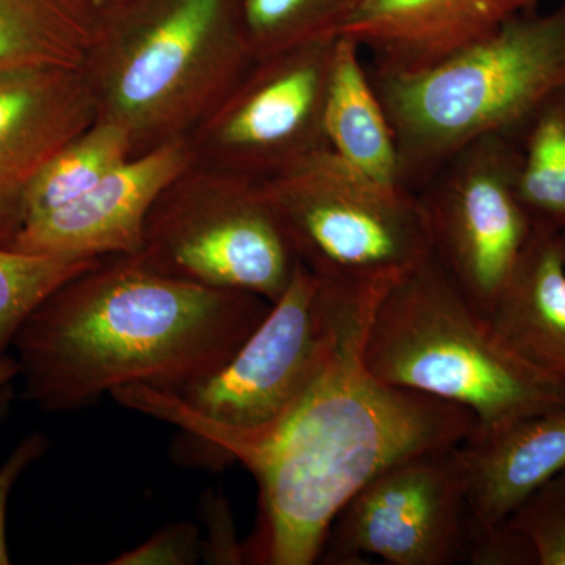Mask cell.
<instances>
[{
    "label": "cell",
    "instance_id": "cell-22",
    "mask_svg": "<svg viewBox=\"0 0 565 565\" xmlns=\"http://www.w3.org/2000/svg\"><path fill=\"white\" fill-rule=\"evenodd\" d=\"M103 259L32 255L0 247V356L46 297Z\"/></svg>",
    "mask_w": 565,
    "mask_h": 565
},
{
    "label": "cell",
    "instance_id": "cell-5",
    "mask_svg": "<svg viewBox=\"0 0 565 565\" xmlns=\"http://www.w3.org/2000/svg\"><path fill=\"white\" fill-rule=\"evenodd\" d=\"M362 360L385 384L470 412L476 419L471 438L565 411V385L512 352L434 255L382 294L367 323Z\"/></svg>",
    "mask_w": 565,
    "mask_h": 565
},
{
    "label": "cell",
    "instance_id": "cell-6",
    "mask_svg": "<svg viewBox=\"0 0 565 565\" xmlns=\"http://www.w3.org/2000/svg\"><path fill=\"white\" fill-rule=\"evenodd\" d=\"M371 77L396 136L404 185L416 192L467 145L515 137L565 88V0L546 14H516L434 68Z\"/></svg>",
    "mask_w": 565,
    "mask_h": 565
},
{
    "label": "cell",
    "instance_id": "cell-29",
    "mask_svg": "<svg viewBox=\"0 0 565 565\" xmlns=\"http://www.w3.org/2000/svg\"><path fill=\"white\" fill-rule=\"evenodd\" d=\"M93 2H95L103 11H109L117 9V7L122 6V3L128 2V0H93Z\"/></svg>",
    "mask_w": 565,
    "mask_h": 565
},
{
    "label": "cell",
    "instance_id": "cell-12",
    "mask_svg": "<svg viewBox=\"0 0 565 565\" xmlns=\"http://www.w3.org/2000/svg\"><path fill=\"white\" fill-rule=\"evenodd\" d=\"M195 163L189 136L163 141L129 158L76 202L22 223L10 248L81 259L137 255L152 206Z\"/></svg>",
    "mask_w": 565,
    "mask_h": 565
},
{
    "label": "cell",
    "instance_id": "cell-8",
    "mask_svg": "<svg viewBox=\"0 0 565 565\" xmlns=\"http://www.w3.org/2000/svg\"><path fill=\"white\" fill-rule=\"evenodd\" d=\"M263 184L300 263L319 277L396 280L433 256L418 195L371 181L329 147Z\"/></svg>",
    "mask_w": 565,
    "mask_h": 565
},
{
    "label": "cell",
    "instance_id": "cell-25",
    "mask_svg": "<svg viewBox=\"0 0 565 565\" xmlns=\"http://www.w3.org/2000/svg\"><path fill=\"white\" fill-rule=\"evenodd\" d=\"M471 565H537L531 545L508 520L493 525L471 522L468 531L467 559Z\"/></svg>",
    "mask_w": 565,
    "mask_h": 565
},
{
    "label": "cell",
    "instance_id": "cell-2",
    "mask_svg": "<svg viewBox=\"0 0 565 565\" xmlns=\"http://www.w3.org/2000/svg\"><path fill=\"white\" fill-rule=\"evenodd\" d=\"M381 297L349 322L303 399L244 463L258 484L244 564L318 563L333 520L371 479L408 457L473 437L470 412L385 384L364 366V334Z\"/></svg>",
    "mask_w": 565,
    "mask_h": 565
},
{
    "label": "cell",
    "instance_id": "cell-28",
    "mask_svg": "<svg viewBox=\"0 0 565 565\" xmlns=\"http://www.w3.org/2000/svg\"><path fill=\"white\" fill-rule=\"evenodd\" d=\"M20 379V363L17 356H0V422L6 416L13 397L14 382Z\"/></svg>",
    "mask_w": 565,
    "mask_h": 565
},
{
    "label": "cell",
    "instance_id": "cell-4",
    "mask_svg": "<svg viewBox=\"0 0 565 565\" xmlns=\"http://www.w3.org/2000/svg\"><path fill=\"white\" fill-rule=\"evenodd\" d=\"M255 62L237 0H128L104 11L82 70L96 120L121 126L136 156L191 136Z\"/></svg>",
    "mask_w": 565,
    "mask_h": 565
},
{
    "label": "cell",
    "instance_id": "cell-13",
    "mask_svg": "<svg viewBox=\"0 0 565 565\" xmlns=\"http://www.w3.org/2000/svg\"><path fill=\"white\" fill-rule=\"evenodd\" d=\"M95 120L84 70L0 71V247L10 248L20 232L36 174Z\"/></svg>",
    "mask_w": 565,
    "mask_h": 565
},
{
    "label": "cell",
    "instance_id": "cell-23",
    "mask_svg": "<svg viewBox=\"0 0 565 565\" xmlns=\"http://www.w3.org/2000/svg\"><path fill=\"white\" fill-rule=\"evenodd\" d=\"M505 520L526 539L537 565H565V471L527 494Z\"/></svg>",
    "mask_w": 565,
    "mask_h": 565
},
{
    "label": "cell",
    "instance_id": "cell-30",
    "mask_svg": "<svg viewBox=\"0 0 565 565\" xmlns=\"http://www.w3.org/2000/svg\"><path fill=\"white\" fill-rule=\"evenodd\" d=\"M561 247H563V256L565 263V232L561 233Z\"/></svg>",
    "mask_w": 565,
    "mask_h": 565
},
{
    "label": "cell",
    "instance_id": "cell-10",
    "mask_svg": "<svg viewBox=\"0 0 565 565\" xmlns=\"http://www.w3.org/2000/svg\"><path fill=\"white\" fill-rule=\"evenodd\" d=\"M460 446L408 457L371 479L333 520L318 563H465L471 511Z\"/></svg>",
    "mask_w": 565,
    "mask_h": 565
},
{
    "label": "cell",
    "instance_id": "cell-14",
    "mask_svg": "<svg viewBox=\"0 0 565 565\" xmlns=\"http://www.w3.org/2000/svg\"><path fill=\"white\" fill-rule=\"evenodd\" d=\"M539 0H363L340 36L370 52L375 74L434 68L497 32Z\"/></svg>",
    "mask_w": 565,
    "mask_h": 565
},
{
    "label": "cell",
    "instance_id": "cell-24",
    "mask_svg": "<svg viewBox=\"0 0 565 565\" xmlns=\"http://www.w3.org/2000/svg\"><path fill=\"white\" fill-rule=\"evenodd\" d=\"M202 559V535L191 522L170 523L109 561L111 565H192Z\"/></svg>",
    "mask_w": 565,
    "mask_h": 565
},
{
    "label": "cell",
    "instance_id": "cell-11",
    "mask_svg": "<svg viewBox=\"0 0 565 565\" xmlns=\"http://www.w3.org/2000/svg\"><path fill=\"white\" fill-rule=\"evenodd\" d=\"M337 39L253 63L189 136L196 163L266 180L329 147L323 111Z\"/></svg>",
    "mask_w": 565,
    "mask_h": 565
},
{
    "label": "cell",
    "instance_id": "cell-20",
    "mask_svg": "<svg viewBox=\"0 0 565 565\" xmlns=\"http://www.w3.org/2000/svg\"><path fill=\"white\" fill-rule=\"evenodd\" d=\"M520 202L534 228L565 232V88L545 99L515 134Z\"/></svg>",
    "mask_w": 565,
    "mask_h": 565
},
{
    "label": "cell",
    "instance_id": "cell-27",
    "mask_svg": "<svg viewBox=\"0 0 565 565\" xmlns=\"http://www.w3.org/2000/svg\"><path fill=\"white\" fill-rule=\"evenodd\" d=\"M47 448H50V441L46 435L32 433L22 438L0 467V565L11 563L9 544H7V511H9L11 492L18 479L47 451Z\"/></svg>",
    "mask_w": 565,
    "mask_h": 565
},
{
    "label": "cell",
    "instance_id": "cell-21",
    "mask_svg": "<svg viewBox=\"0 0 565 565\" xmlns=\"http://www.w3.org/2000/svg\"><path fill=\"white\" fill-rule=\"evenodd\" d=\"M363 0H237L241 28L255 61L337 39Z\"/></svg>",
    "mask_w": 565,
    "mask_h": 565
},
{
    "label": "cell",
    "instance_id": "cell-1",
    "mask_svg": "<svg viewBox=\"0 0 565 565\" xmlns=\"http://www.w3.org/2000/svg\"><path fill=\"white\" fill-rule=\"evenodd\" d=\"M270 305L156 273L136 255L103 259L46 297L14 337L25 399L70 412L121 386L191 385L232 359Z\"/></svg>",
    "mask_w": 565,
    "mask_h": 565
},
{
    "label": "cell",
    "instance_id": "cell-15",
    "mask_svg": "<svg viewBox=\"0 0 565 565\" xmlns=\"http://www.w3.org/2000/svg\"><path fill=\"white\" fill-rule=\"evenodd\" d=\"M487 318L523 362L565 385V263L561 233L534 228Z\"/></svg>",
    "mask_w": 565,
    "mask_h": 565
},
{
    "label": "cell",
    "instance_id": "cell-16",
    "mask_svg": "<svg viewBox=\"0 0 565 565\" xmlns=\"http://www.w3.org/2000/svg\"><path fill=\"white\" fill-rule=\"evenodd\" d=\"M471 522H503L523 500L565 471V411L534 416L460 446Z\"/></svg>",
    "mask_w": 565,
    "mask_h": 565
},
{
    "label": "cell",
    "instance_id": "cell-26",
    "mask_svg": "<svg viewBox=\"0 0 565 565\" xmlns=\"http://www.w3.org/2000/svg\"><path fill=\"white\" fill-rule=\"evenodd\" d=\"M203 520L206 539L202 541V559L207 564H244V542L237 541L236 526L225 494L210 490L203 494Z\"/></svg>",
    "mask_w": 565,
    "mask_h": 565
},
{
    "label": "cell",
    "instance_id": "cell-7",
    "mask_svg": "<svg viewBox=\"0 0 565 565\" xmlns=\"http://www.w3.org/2000/svg\"><path fill=\"white\" fill-rule=\"evenodd\" d=\"M136 256L156 273L270 303L300 263L263 180L200 163L152 206Z\"/></svg>",
    "mask_w": 565,
    "mask_h": 565
},
{
    "label": "cell",
    "instance_id": "cell-18",
    "mask_svg": "<svg viewBox=\"0 0 565 565\" xmlns=\"http://www.w3.org/2000/svg\"><path fill=\"white\" fill-rule=\"evenodd\" d=\"M103 17L93 0H0V71L84 68Z\"/></svg>",
    "mask_w": 565,
    "mask_h": 565
},
{
    "label": "cell",
    "instance_id": "cell-9",
    "mask_svg": "<svg viewBox=\"0 0 565 565\" xmlns=\"http://www.w3.org/2000/svg\"><path fill=\"white\" fill-rule=\"evenodd\" d=\"M519 141L481 137L416 191L433 255L476 310L489 316L534 232L520 202Z\"/></svg>",
    "mask_w": 565,
    "mask_h": 565
},
{
    "label": "cell",
    "instance_id": "cell-17",
    "mask_svg": "<svg viewBox=\"0 0 565 565\" xmlns=\"http://www.w3.org/2000/svg\"><path fill=\"white\" fill-rule=\"evenodd\" d=\"M323 129L327 145L341 161L377 184L407 189L396 136L362 50L338 36L327 84Z\"/></svg>",
    "mask_w": 565,
    "mask_h": 565
},
{
    "label": "cell",
    "instance_id": "cell-3",
    "mask_svg": "<svg viewBox=\"0 0 565 565\" xmlns=\"http://www.w3.org/2000/svg\"><path fill=\"white\" fill-rule=\"evenodd\" d=\"M393 281L332 280L299 263L266 318L215 373L172 392L128 385L110 396L177 426V462L210 471L244 465L326 370L349 322Z\"/></svg>",
    "mask_w": 565,
    "mask_h": 565
},
{
    "label": "cell",
    "instance_id": "cell-19",
    "mask_svg": "<svg viewBox=\"0 0 565 565\" xmlns=\"http://www.w3.org/2000/svg\"><path fill=\"white\" fill-rule=\"evenodd\" d=\"M129 158V134L117 122L93 121L55 152L29 185L22 223L76 202Z\"/></svg>",
    "mask_w": 565,
    "mask_h": 565
}]
</instances>
